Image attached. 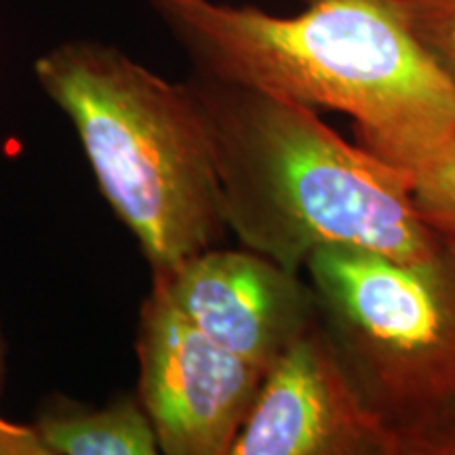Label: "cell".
Wrapping results in <instances>:
<instances>
[{
  "label": "cell",
  "mask_w": 455,
  "mask_h": 455,
  "mask_svg": "<svg viewBox=\"0 0 455 455\" xmlns=\"http://www.w3.org/2000/svg\"><path fill=\"white\" fill-rule=\"evenodd\" d=\"M304 3L278 17L213 0H150L195 74L348 114L358 146L413 175L455 133L451 83L398 0Z\"/></svg>",
  "instance_id": "1"
},
{
  "label": "cell",
  "mask_w": 455,
  "mask_h": 455,
  "mask_svg": "<svg viewBox=\"0 0 455 455\" xmlns=\"http://www.w3.org/2000/svg\"><path fill=\"white\" fill-rule=\"evenodd\" d=\"M190 83L212 129L226 226L244 249L293 272L325 244L401 261L443 249L413 207V175L348 144L316 110L201 74Z\"/></svg>",
  "instance_id": "2"
},
{
  "label": "cell",
  "mask_w": 455,
  "mask_h": 455,
  "mask_svg": "<svg viewBox=\"0 0 455 455\" xmlns=\"http://www.w3.org/2000/svg\"><path fill=\"white\" fill-rule=\"evenodd\" d=\"M70 118L101 195L167 276L228 232L207 112L192 83H169L123 51L60 44L34 64Z\"/></svg>",
  "instance_id": "3"
},
{
  "label": "cell",
  "mask_w": 455,
  "mask_h": 455,
  "mask_svg": "<svg viewBox=\"0 0 455 455\" xmlns=\"http://www.w3.org/2000/svg\"><path fill=\"white\" fill-rule=\"evenodd\" d=\"M304 268L335 355L396 455H455V247L401 261L325 244Z\"/></svg>",
  "instance_id": "4"
},
{
  "label": "cell",
  "mask_w": 455,
  "mask_h": 455,
  "mask_svg": "<svg viewBox=\"0 0 455 455\" xmlns=\"http://www.w3.org/2000/svg\"><path fill=\"white\" fill-rule=\"evenodd\" d=\"M138 398L167 455H228L266 371L209 339L158 284L140 312Z\"/></svg>",
  "instance_id": "5"
},
{
  "label": "cell",
  "mask_w": 455,
  "mask_h": 455,
  "mask_svg": "<svg viewBox=\"0 0 455 455\" xmlns=\"http://www.w3.org/2000/svg\"><path fill=\"white\" fill-rule=\"evenodd\" d=\"M228 455H396V447L318 318L264 375Z\"/></svg>",
  "instance_id": "6"
},
{
  "label": "cell",
  "mask_w": 455,
  "mask_h": 455,
  "mask_svg": "<svg viewBox=\"0 0 455 455\" xmlns=\"http://www.w3.org/2000/svg\"><path fill=\"white\" fill-rule=\"evenodd\" d=\"M201 331L261 371L318 323L308 281L247 249H207L152 278Z\"/></svg>",
  "instance_id": "7"
},
{
  "label": "cell",
  "mask_w": 455,
  "mask_h": 455,
  "mask_svg": "<svg viewBox=\"0 0 455 455\" xmlns=\"http://www.w3.org/2000/svg\"><path fill=\"white\" fill-rule=\"evenodd\" d=\"M47 455H156L161 453L140 398L121 395L104 407L53 395L34 424Z\"/></svg>",
  "instance_id": "8"
},
{
  "label": "cell",
  "mask_w": 455,
  "mask_h": 455,
  "mask_svg": "<svg viewBox=\"0 0 455 455\" xmlns=\"http://www.w3.org/2000/svg\"><path fill=\"white\" fill-rule=\"evenodd\" d=\"M411 201L419 220L439 241L455 247V133L413 173Z\"/></svg>",
  "instance_id": "9"
},
{
  "label": "cell",
  "mask_w": 455,
  "mask_h": 455,
  "mask_svg": "<svg viewBox=\"0 0 455 455\" xmlns=\"http://www.w3.org/2000/svg\"><path fill=\"white\" fill-rule=\"evenodd\" d=\"M409 30L455 89V0H398Z\"/></svg>",
  "instance_id": "10"
},
{
  "label": "cell",
  "mask_w": 455,
  "mask_h": 455,
  "mask_svg": "<svg viewBox=\"0 0 455 455\" xmlns=\"http://www.w3.org/2000/svg\"><path fill=\"white\" fill-rule=\"evenodd\" d=\"M4 339L0 333V395H3L4 384ZM0 455H47L34 426L15 424L0 415Z\"/></svg>",
  "instance_id": "11"
}]
</instances>
